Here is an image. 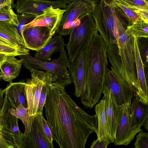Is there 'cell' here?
<instances>
[{
    "instance_id": "obj_20",
    "label": "cell",
    "mask_w": 148,
    "mask_h": 148,
    "mask_svg": "<svg viewBox=\"0 0 148 148\" xmlns=\"http://www.w3.org/2000/svg\"><path fill=\"white\" fill-rule=\"evenodd\" d=\"M134 97L129 109L130 119L134 127L141 129L144 122L148 117V104H145L139 100L134 93Z\"/></svg>"
},
{
    "instance_id": "obj_8",
    "label": "cell",
    "mask_w": 148,
    "mask_h": 148,
    "mask_svg": "<svg viewBox=\"0 0 148 148\" xmlns=\"http://www.w3.org/2000/svg\"><path fill=\"white\" fill-rule=\"evenodd\" d=\"M91 14L98 31L107 46L116 44L118 15L114 8L110 6L105 0H99L95 4Z\"/></svg>"
},
{
    "instance_id": "obj_3",
    "label": "cell",
    "mask_w": 148,
    "mask_h": 148,
    "mask_svg": "<svg viewBox=\"0 0 148 148\" xmlns=\"http://www.w3.org/2000/svg\"><path fill=\"white\" fill-rule=\"evenodd\" d=\"M107 53L111 70L108 69L103 84L109 88L117 105L122 106L127 103L131 104L135 91L121 72V61L117 45L108 46Z\"/></svg>"
},
{
    "instance_id": "obj_23",
    "label": "cell",
    "mask_w": 148,
    "mask_h": 148,
    "mask_svg": "<svg viewBox=\"0 0 148 148\" xmlns=\"http://www.w3.org/2000/svg\"><path fill=\"white\" fill-rule=\"evenodd\" d=\"M97 117L98 126L96 134L97 138L100 141L111 143L109 139V130L106 111V102L103 99L95 107Z\"/></svg>"
},
{
    "instance_id": "obj_27",
    "label": "cell",
    "mask_w": 148,
    "mask_h": 148,
    "mask_svg": "<svg viewBox=\"0 0 148 148\" xmlns=\"http://www.w3.org/2000/svg\"><path fill=\"white\" fill-rule=\"evenodd\" d=\"M9 112L22 122L25 127V131L23 133H27L30 127L32 119V116L29 115L27 108L25 107L22 104H20L15 108L10 107Z\"/></svg>"
},
{
    "instance_id": "obj_43",
    "label": "cell",
    "mask_w": 148,
    "mask_h": 148,
    "mask_svg": "<svg viewBox=\"0 0 148 148\" xmlns=\"http://www.w3.org/2000/svg\"><path fill=\"white\" fill-rule=\"evenodd\" d=\"M57 0V1H62L65 3H66V4H69L72 1H73V0Z\"/></svg>"
},
{
    "instance_id": "obj_4",
    "label": "cell",
    "mask_w": 148,
    "mask_h": 148,
    "mask_svg": "<svg viewBox=\"0 0 148 148\" xmlns=\"http://www.w3.org/2000/svg\"><path fill=\"white\" fill-rule=\"evenodd\" d=\"M30 71L31 78L27 80L25 90L29 114L32 116L42 112L49 85L56 82V77L38 69Z\"/></svg>"
},
{
    "instance_id": "obj_35",
    "label": "cell",
    "mask_w": 148,
    "mask_h": 148,
    "mask_svg": "<svg viewBox=\"0 0 148 148\" xmlns=\"http://www.w3.org/2000/svg\"><path fill=\"white\" fill-rule=\"evenodd\" d=\"M134 11L140 19L148 23V10L139 9L135 10Z\"/></svg>"
},
{
    "instance_id": "obj_39",
    "label": "cell",
    "mask_w": 148,
    "mask_h": 148,
    "mask_svg": "<svg viewBox=\"0 0 148 148\" xmlns=\"http://www.w3.org/2000/svg\"><path fill=\"white\" fill-rule=\"evenodd\" d=\"M8 56L6 54L0 53V66Z\"/></svg>"
},
{
    "instance_id": "obj_19",
    "label": "cell",
    "mask_w": 148,
    "mask_h": 148,
    "mask_svg": "<svg viewBox=\"0 0 148 148\" xmlns=\"http://www.w3.org/2000/svg\"><path fill=\"white\" fill-rule=\"evenodd\" d=\"M26 83L23 81L10 82L3 89L11 108H15L20 104L27 108L25 90Z\"/></svg>"
},
{
    "instance_id": "obj_32",
    "label": "cell",
    "mask_w": 148,
    "mask_h": 148,
    "mask_svg": "<svg viewBox=\"0 0 148 148\" xmlns=\"http://www.w3.org/2000/svg\"><path fill=\"white\" fill-rule=\"evenodd\" d=\"M17 15L18 22L17 28L19 34L22 37L21 34L24 26L32 21L36 16L29 14H20Z\"/></svg>"
},
{
    "instance_id": "obj_38",
    "label": "cell",
    "mask_w": 148,
    "mask_h": 148,
    "mask_svg": "<svg viewBox=\"0 0 148 148\" xmlns=\"http://www.w3.org/2000/svg\"><path fill=\"white\" fill-rule=\"evenodd\" d=\"M4 94L3 90L0 87V111L1 110L4 103L3 95Z\"/></svg>"
},
{
    "instance_id": "obj_25",
    "label": "cell",
    "mask_w": 148,
    "mask_h": 148,
    "mask_svg": "<svg viewBox=\"0 0 148 148\" xmlns=\"http://www.w3.org/2000/svg\"><path fill=\"white\" fill-rule=\"evenodd\" d=\"M0 37L14 46L25 47L23 40L18 32L17 27L13 24L0 21Z\"/></svg>"
},
{
    "instance_id": "obj_33",
    "label": "cell",
    "mask_w": 148,
    "mask_h": 148,
    "mask_svg": "<svg viewBox=\"0 0 148 148\" xmlns=\"http://www.w3.org/2000/svg\"><path fill=\"white\" fill-rule=\"evenodd\" d=\"M134 145L135 148H148V134L142 130L136 136V139Z\"/></svg>"
},
{
    "instance_id": "obj_9",
    "label": "cell",
    "mask_w": 148,
    "mask_h": 148,
    "mask_svg": "<svg viewBox=\"0 0 148 148\" xmlns=\"http://www.w3.org/2000/svg\"><path fill=\"white\" fill-rule=\"evenodd\" d=\"M94 5L87 0H73L65 9L56 33L62 36L69 35L77 19L85 14L91 13Z\"/></svg>"
},
{
    "instance_id": "obj_28",
    "label": "cell",
    "mask_w": 148,
    "mask_h": 148,
    "mask_svg": "<svg viewBox=\"0 0 148 148\" xmlns=\"http://www.w3.org/2000/svg\"><path fill=\"white\" fill-rule=\"evenodd\" d=\"M125 29L131 36L148 38V23L140 19L127 26Z\"/></svg>"
},
{
    "instance_id": "obj_17",
    "label": "cell",
    "mask_w": 148,
    "mask_h": 148,
    "mask_svg": "<svg viewBox=\"0 0 148 148\" xmlns=\"http://www.w3.org/2000/svg\"><path fill=\"white\" fill-rule=\"evenodd\" d=\"M11 107L8 99L5 96L2 109L6 125L12 138L15 148H26L24 141V136L19 129L18 119L9 112Z\"/></svg>"
},
{
    "instance_id": "obj_37",
    "label": "cell",
    "mask_w": 148,
    "mask_h": 148,
    "mask_svg": "<svg viewBox=\"0 0 148 148\" xmlns=\"http://www.w3.org/2000/svg\"><path fill=\"white\" fill-rule=\"evenodd\" d=\"M42 121L45 133L50 141L53 143V140L50 129L44 116L42 117Z\"/></svg>"
},
{
    "instance_id": "obj_10",
    "label": "cell",
    "mask_w": 148,
    "mask_h": 148,
    "mask_svg": "<svg viewBox=\"0 0 148 148\" xmlns=\"http://www.w3.org/2000/svg\"><path fill=\"white\" fill-rule=\"evenodd\" d=\"M43 112L32 116L28 132L24 134L26 148H53L47 137L42 123Z\"/></svg>"
},
{
    "instance_id": "obj_11",
    "label": "cell",
    "mask_w": 148,
    "mask_h": 148,
    "mask_svg": "<svg viewBox=\"0 0 148 148\" xmlns=\"http://www.w3.org/2000/svg\"><path fill=\"white\" fill-rule=\"evenodd\" d=\"M102 93L103 94V99L105 100L106 102L109 139L111 143H113L116 138L117 128L123 110L126 106L129 103L122 106L117 105L112 95L110 89L104 84H103Z\"/></svg>"
},
{
    "instance_id": "obj_21",
    "label": "cell",
    "mask_w": 148,
    "mask_h": 148,
    "mask_svg": "<svg viewBox=\"0 0 148 148\" xmlns=\"http://www.w3.org/2000/svg\"><path fill=\"white\" fill-rule=\"evenodd\" d=\"M105 1L110 6L114 8L125 29L127 26L140 19L134 11L129 8L124 0Z\"/></svg>"
},
{
    "instance_id": "obj_5",
    "label": "cell",
    "mask_w": 148,
    "mask_h": 148,
    "mask_svg": "<svg viewBox=\"0 0 148 148\" xmlns=\"http://www.w3.org/2000/svg\"><path fill=\"white\" fill-rule=\"evenodd\" d=\"M116 25L117 37L116 44L121 61V72L125 78L133 86L136 93L139 90L134 49L133 36L126 32L118 16Z\"/></svg>"
},
{
    "instance_id": "obj_6",
    "label": "cell",
    "mask_w": 148,
    "mask_h": 148,
    "mask_svg": "<svg viewBox=\"0 0 148 148\" xmlns=\"http://www.w3.org/2000/svg\"><path fill=\"white\" fill-rule=\"evenodd\" d=\"M97 32L91 13L85 14L77 19L69 34V41L65 45L68 58L70 62L82 51L88 47Z\"/></svg>"
},
{
    "instance_id": "obj_26",
    "label": "cell",
    "mask_w": 148,
    "mask_h": 148,
    "mask_svg": "<svg viewBox=\"0 0 148 148\" xmlns=\"http://www.w3.org/2000/svg\"><path fill=\"white\" fill-rule=\"evenodd\" d=\"M0 148H15L11 134L6 125L2 109L0 111Z\"/></svg>"
},
{
    "instance_id": "obj_31",
    "label": "cell",
    "mask_w": 148,
    "mask_h": 148,
    "mask_svg": "<svg viewBox=\"0 0 148 148\" xmlns=\"http://www.w3.org/2000/svg\"><path fill=\"white\" fill-rule=\"evenodd\" d=\"M136 39L140 55L144 68L147 67L148 38L136 37Z\"/></svg>"
},
{
    "instance_id": "obj_2",
    "label": "cell",
    "mask_w": 148,
    "mask_h": 148,
    "mask_svg": "<svg viewBox=\"0 0 148 148\" xmlns=\"http://www.w3.org/2000/svg\"><path fill=\"white\" fill-rule=\"evenodd\" d=\"M108 46L97 32L88 50L86 81L80 101L85 109H91L100 99L103 89L104 78L108 69Z\"/></svg>"
},
{
    "instance_id": "obj_42",
    "label": "cell",
    "mask_w": 148,
    "mask_h": 148,
    "mask_svg": "<svg viewBox=\"0 0 148 148\" xmlns=\"http://www.w3.org/2000/svg\"><path fill=\"white\" fill-rule=\"evenodd\" d=\"M143 125L145 128L148 130V117L146 118L144 122Z\"/></svg>"
},
{
    "instance_id": "obj_18",
    "label": "cell",
    "mask_w": 148,
    "mask_h": 148,
    "mask_svg": "<svg viewBox=\"0 0 148 148\" xmlns=\"http://www.w3.org/2000/svg\"><path fill=\"white\" fill-rule=\"evenodd\" d=\"M134 49L135 60L137 80L139 90L135 94L139 100L145 104H148V89L147 80L145 76L144 67L138 48L136 37L133 36Z\"/></svg>"
},
{
    "instance_id": "obj_29",
    "label": "cell",
    "mask_w": 148,
    "mask_h": 148,
    "mask_svg": "<svg viewBox=\"0 0 148 148\" xmlns=\"http://www.w3.org/2000/svg\"><path fill=\"white\" fill-rule=\"evenodd\" d=\"M0 21L6 22L18 27L17 15L12 9V3L0 9Z\"/></svg>"
},
{
    "instance_id": "obj_36",
    "label": "cell",
    "mask_w": 148,
    "mask_h": 148,
    "mask_svg": "<svg viewBox=\"0 0 148 148\" xmlns=\"http://www.w3.org/2000/svg\"><path fill=\"white\" fill-rule=\"evenodd\" d=\"M109 144V143L100 141L97 138L91 143L90 148H106Z\"/></svg>"
},
{
    "instance_id": "obj_22",
    "label": "cell",
    "mask_w": 148,
    "mask_h": 148,
    "mask_svg": "<svg viewBox=\"0 0 148 148\" xmlns=\"http://www.w3.org/2000/svg\"><path fill=\"white\" fill-rule=\"evenodd\" d=\"M23 63L22 59L8 56L0 66V80L12 82L18 76Z\"/></svg>"
},
{
    "instance_id": "obj_7",
    "label": "cell",
    "mask_w": 148,
    "mask_h": 148,
    "mask_svg": "<svg viewBox=\"0 0 148 148\" xmlns=\"http://www.w3.org/2000/svg\"><path fill=\"white\" fill-rule=\"evenodd\" d=\"M59 57L51 61L44 62L37 59L29 54L18 56L23 60L25 68L29 71L32 69H40L52 74L56 77V82L65 87L72 82L69 71L70 62L64 47L60 51Z\"/></svg>"
},
{
    "instance_id": "obj_15",
    "label": "cell",
    "mask_w": 148,
    "mask_h": 148,
    "mask_svg": "<svg viewBox=\"0 0 148 148\" xmlns=\"http://www.w3.org/2000/svg\"><path fill=\"white\" fill-rule=\"evenodd\" d=\"M65 9L54 8L52 6L43 10L41 14L36 16L31 22L24 26V28L36 26H43L48 27L51 34L56 33L60 25Z\"/></svg>"
},
{
    "instance_id": "obj_14",
    "label": "cell",
    "mask_w": 148,
    "mask_h": 148,
    "mask_svg": "<svg viewBox=\"0 0 148 148\" xmlns=\"http://www.w3.org/2000/svg\"><path fill=\"white\" fill-rule=\"evenodd\" d=\"M68 5L59 1L49 0H17L12 5L18 14H29L36 16L43 13V10L52 6L54 8L66 9Z\"/></svg>"
},
{
    "instance_id": "obj_30",
    "label": "cell",
    "mask_w": 148,
    "mask_h": 148,
    "mask_svg": "<svg viewBox=\"0 0 148 148\" xmlns=\"http://www.w3.org/2000/svg\"><path fill=\"white\" fill-rule=\"evenodd\" d=\"M29 49L24 47H17L0 43V53L10 56L29 54Z\"/></svg>"
},
{
    "instance_id": "obj_34",
    "label": "cell",
    "mask_w": 148,
    "mask_h": 148,
    "mask_svg": "<svg viewBox=\"0 0 148 148\" xmlns=\"http://www.w3.org/2000/svg\"><path fill=\"white\" fill-rule=\"evenodd\" d=\"M130 8L133 10H148V0H124Z\"/></svg>"
},
{
    "instance_id": "obj_24",
    "label": "cell",
    "mask_w": 148,
    "mask_h": 148,
    "mask_svg": "<svg viewBox=\"0 0 148 148\" xmlns=\"http://www.w3.org/2000/svg\"><path fill=\"white\" fill-rule=\"evenodd\" d=\"M65 45L62 36L56 35L52 38L43 48L36 51L34 57L42 61H50L53 54L60 52Z\"/></svg>"
},
{
    "instance_id": "obj_44",
    "label": "cell",
    "mask_w": 148,
    "mask_h": 148,
    "mask_svg": "<svg viewBox=\"0 0 148 148\" xmlns=\"http://www.w3.org/2000/svg\"><path fill=\"white\" fill-rule=\"evenodd\" d=\"M89 1L92 3L94 4H95L97 3L99 1V0H87Z\"/></svg>"
},
{
    "instance_id": "obj_40",
    "label": "cell",
    "mask_w": 148,
    "mask_h": 148,
    "mask_svg": "<svg viewBox=\"0 0 148 148\" xmlns=\"http://www.w3.org/2000/svg\"><path fill=\"white\" fill-rule=\"evenodd\" d=\"M10 3H12V0H8L5 2L0 4V9L6 5H9Z\"/></svg>"
},
{
    "instance_id": "obj_45",
    "label": "cell",
    "mask_w": 148,
    "mask_h": 148,
    "mask_svg": "<svg viewBox=\"0 0 148 148\" xmlns=\"http://www.w3.org/2000/svg\"><path fill=\"white\" fill-rule=\"evenodd\" d=\"M8 0H0V4L4 2H5ZM12 5H13L14 4V0H12Z\"/></svg>"
},
{
    "instance_id": "obj_13",
    "label": "cell",
    "mask_w": 148,
    "mask_h": 148,
    "mask_svg": "<svg viewBox=\"0 0 148 148\" xmlns=\"http://www.w3.org/2000/svg\"><path fill=\"white\" fill-rule=\"evenodd\" d=\"M53 36L48 27L43 26L24 28L21 34L25 47L36 51L44 47Z\"/></svg>"
},
{
    "instance_id": "obj_41",
    "label": "cell",
    "mask_w": 148,
    "mask_h": 148,
    "mask_svg": "<svg viewBox=\"0 0 148 148\" xmlns=\"http://www.w3.org/2000/svg\"><path fill=\"white\" fill-rule=\"evenodd\" d=\"M0 43H2L5 44L10 45L14 46L10 42H9L7 40L3 39V38L1 37H0Z\"/></svg>"
},
{
    "instance_id": "obj_16",
    "label": "cell",
    "mask_w": 148,
    "mask_h": 148,
    "mask_svg": "<svg viewBox=\"0 0 148 148\" xmlns=\"http://www.w3.org/2000/svg\"><path fill=\"white\" fill-rule=\"evenodd\" d=\"M130 105L128 103L123 110L117 128L116 138L113 142L115 145L127 146L142 130L135 128L132 125L129 112Z\"/></svg>"
},
{
    "instance_id": "obj_12",
    "label": "cell",
    "mask_w": 148,
    "mask_h": 148,
    "mask_svg": "<svg viewBox=\"0 0 148 148\" xmlns=\"http://www.w3.org/2000/svg\"><path fill=\"white\" fill-rule=\"evenodd\" d=\"M88 48L82 51L70 62L69 71L75 87L74 95L77 98L80 97L85 88Z\"/></svg>"
},
{
    "instance_id": "obj_1",
    "label": "cell",
    "mask_w": 148,
    "mask_h": 148,
    "mask_svg": "<svg viewBox=\"0 0 148 148\" xmlns=\"http://www.w3.org/2000/svg\"><path fill=\"white\" fill-rule=\"evenodd\" d=\"M44 107L53 140L61 148H84L89 135L97 133V114L78 106L62 85H50Z\"/></svg>"
}]
</instances>
